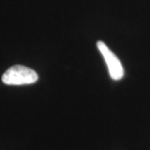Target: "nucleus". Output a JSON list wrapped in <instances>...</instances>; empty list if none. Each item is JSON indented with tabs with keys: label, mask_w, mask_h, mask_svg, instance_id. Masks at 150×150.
<instances>
[{
	"label": "nucleus",
	"mask_w": 150,
	"mask_h": 150,
	"mask_svg": "<svg viewBox=\"0 0 150 150\" xmlns=\"http://www.w3.org/2000/svg\"><path fill=\"white\" fill-rule=\"evenodd\" d=\"M37 73L29 67L17 65L12 66L4 73L2 81L7 85H24L36 82Z\"/></svg>",
	"instance_id": "f257e3e1"
},
{
	"label": "nucleus",
	"mask_w": 150,
	"mask_h": 150,
	"mask_svg": "<svg viewBox=\"0 0 150 150\" xmlns=\"http://www.w3.org/2000/svg\"><path fill=\"white\" fill-rule=\"evenodd\" d=\"M97 47L106 61L110 77L115 81L122 79L124 76V69L119 59L103 41H98Z\"/></svg>",
	"instance_id": "f03ea898"
}]
</instances>
